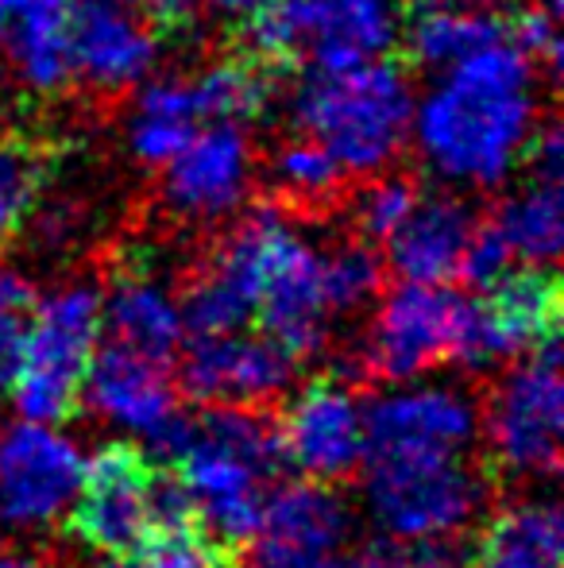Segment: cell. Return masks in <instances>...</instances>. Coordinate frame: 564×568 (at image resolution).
<instances>
[{
    "label": "cell",
    "mask_w": 564,
    "mask_h": 568,
    "mask_svg": "<svg viewBox=\"0 0 564 568\" xmlns=\"http://www.w3.org/2000/svg\"><path fill=\"white\" fill-rule=\"evenodd\" d=\"M537 132V62L514 39L499 36L441 70L414 101L410 135L441 182L503 186L530 155Z\"/></svg>",
    "instance_id": "obj_1"
},
{
    "label": "cell",
    "mask_w": 564,
    "mask_h": 568,
    "mask_svg": "<svg viewBox=\"0 0 564 568\" xmlns=\"http://www.w3.org/2000/svg\"><path fill=\"white\" fill-rule=\"evenodd\" d=\"M414 101L407 74L383 59L314 70L294 93V124L345 174H379L407 148Z\"/></svg>",
    "instance_id": "obj_2"
},
{
    "label": "cell",
    "mask_w": 564,
    "mask_h": 568,
    "mask_svg": "<svg viewBox=\"0 0 564 568\" xmlns=\"http://www.w3.org/2000/svg\"><path fill=\"white\" fill-rule=\"evenodd\" d=\"M363 495L379 530L394 541H449L472 530L491 503L488 464L468 453L383 456L363 460Z\"/></svg>",
    "instance_id": "obj_3"
},
{
    "label": "cell",
    "mask_w": 564,
    "mask_h": 568,
    "mask_svg": "<svg viewBox=\"0 0 564 568\" xmlns=\"http://www.w3.org/2000/svg\"><path fill=\"white\" fill-rule=\"evenodd\" d=\"M28 310L12 383L16 410L47 426L70 422L82 414V379L101 344V291L93 283H66Z\"/></svg>",
    "instance_id": "obj_4"
},
{
    "label": "cell",
    "mask_w": 564,
    "mask_h": 568,
    "mask_svg": "<svg viewBox=\"0 0 564 568\" xmlns=\"http://www.w3.org/2000/svg\"><path fill=\"white\" fill-rule=\"evenodd\" d=\"M248 20L259 62L306 59L314 70H345L391 51L402 0H271Z\"/></svg>",
    "instance_id": "obj_5"
},
{
    "label": "cell",
    "mask_w": 564,
    "mask_h": 568,
    "mask_svg": "<svg viewBox=\"0 0 564 568\" xmlns=\"http://www.w3.org/2000/svg\"><path fill=\"white\" fill-rule=\"evenodd\" d=\"M561 337L530 348V359L506 367L488 390L483 434L488 468L495 479H557L561 476Z\"/></svg>",
    "instance_id": "obj_6"
},
{
    "label": "cell",
    "mask_w": 564,
    "mask_h": 568,
    "mask_svg": "<svg viewBox=\"0 0 564 568\" xmlns=\"http://www.w3.org/2000/svg\"><path fill=\"white\" fill-rule=\"evenodd\" d=\"M464 314V294L444 291V283L394 286L379 302L363 348L356 352L363 379L407 383L437 364H449L452 341Z\"/></svg>",
    "instance_id": "obj_7"
},
{
    "label": "cell",
    "mask_w": 564,
    "mask_h": 568,
    "mask_svg": "<svg viewBox=\"0 0 564 568\" xmlns=\"http://www.w3.org/2000/svg\"><path fill=\"white\" fill-rule=\"evenodd\" d=\"M174 372L178 395L194 406H264L279 410L298 375V359L267 333H202Z\"/></svg>",
    "instance_id": "obj_8"
},
{
    "label": "cell",
    "mask_w": 564,
    "mask_h": 568,
    "mask_svg": "<svg viewBox=\"0 0 564 568\" xmlns=\"http://www.w3.org/2000/svg\"><path fill=\"white\" fill-rule=\"evenodd\" d=\"M256 182V151L236 120L202 124L163 163L158 202L186 225H217L233 217Z\"/></svg>",
    "instance_id": "obj_9"
},
{
    "label": "cell",
    "mask_w": 564,
    "mask_h": 568,
    "mask_svg": "<svg viewBox=\"0 0 564 568\" xmlns=\"http://www.w3.org/2000/svg\"><path fill=\"white\" fill-rule=\"evenodd\" d=\"M283 213L275 205H259L240 221L202 271L186 283L178 302L182 325L194 337L202 333H236L256 322L259 291H264L271 240L283 229Z\"/></svg>",
    "instance_id": "obj_10"
},
{
    "label": "cell",
    "mask_w": 564,
    "mask_h": 568,
    "mask_svg": "<svg viewBox=\"0 0 564 568\" xmlns=\"http://www.w3.org/2000/svg\"><path fill=\"white\" fill-rule=\"evenodd\" d=\"M275 418L286 464L306 479L345 487L363 471V395L356 383L321 375L283 403Z\"/></svg>",
    "instance_id": "obj_11"
},
{
    "label": "cell",
    "mask_w": 564,
    "mask_h": 568,
    "mask_svg": "<svg viewBox=\"0 0 564 568\" xmlns=\"http://www.w3.org/2000/svg\"><path fill=\"white\" fill-rule=\"evenodd\" d=\"M151 460L140 445L113 442L98 449L82 471V484L70 503L66 530L74 541L101 557H129L151 538L147 518V484Z\"/></svg>",
    "instance_id": "obj_12"
},
{
    "label": "cell",
    "mask_w": 564,
    "mask_h": 568,
    "mask_svg": "<svg viewBox=\"0 0 564 568\" xmlns=\"http://www.w3.org/2000/svg\"><path fill=\"white\" fill-rule=\"evenodd\" d=\"M85 460L47 422H16L0 434V523L47 530L70 510Z\"/></svg>",
    "instance_id": "obj_13"
},
{
    "label": "cell",
    "mask_w": 564,
    "mask_h": 568,
    "mask_svg": "<svg viewBox=\"0 0 564 568\" xmlns=\"http://www.w3.org/2000/svg\"><path fill=\"white\" fill-rule=\"evenodd\" d=\"M352 534V507L337 484L290 479L264 495L259 534L248 546L256 568H332Z\"/></svg>",
    "instance_id": "obj_14"
},
{
    "label": "cell",
    "mask_w": 564,
    "mask_h": 568,
    "mask_svg": "<svg viewBox=\"0 0 564 568\" xmlns=\"http://www.w3.org/2000/svg\"><path fill=\"white\" fill-rule=\"evenodd\" d=\"M256 317L271 341H279L294 359L321 356L332 333V302L325 291V252L283 221L267 255L264 291Z\"/></svg>",
    "instance_id": "obj_15"
},
{
    "label": "cell",
    "mask_w": 564,
    "mask_h": 568,
    "mask_svg": "<svg viewBox=\"0 0 564 568\" xmlns=\"http://www.w3.org/2000/svg\"><path fill=\"white\" fill-rule=\"evenodd\" d=\"M480 434L472 398L452 387H418L363 398V460L468 453Z\"/></svg>",
    "instance_id": "obj_16"
},
{
    "label": "cell",
    "mask_w": 564,
    "mask_h": 568,
    "mask_svg": "<svg viewBox=\"0 0 564 568\" xmlns=\"http://www.w3.org/2000/svg\"><path fill=\"white\" fill-rule=\"evenodd\" d=\"M74 78L98 93H124L151 74L158 36L132 0H74Z\"/></svg>",
    "instance_id": "obj_17"
},
{
    "label": "cell",
    "mask_w": 564,
    "mask_h": 568,
    "mask_svg": "<svg viewBox=\"0 0 564 568\" xmlns=\"http://www.w3.org/2000/svg\"><path fill=\"white\" fill-rule=\"evenodd\" d=\"M178 383L166 359L143 356L116 341H105L93 352L90 372L82 379V406L140 434L178 410Z\"/></svg>",
    "instance_id": "obj_18"
},
{
    "label": "cell",
    "mask_w": 564,
    "mask_h": 568,
    "mask_svg": "<svg viewBox=\"0 0 564 568\" xmlns=\"http://www.w3.org/2000/svg\"><path fill=\"white\" fill-rule=\"evenodd\" d=\"M475 213L457 194L418 197L399 229L383 240L387 260L407 283H449L475 232Z\"/></svg>",
    "instance_id": "obj_19"
},
{
    "label": "cell",
    "mask_w": 564,
    "mask_h": 568,
    "mask_svg": "<svg viewBox=\"0 0 564 568\" xmlns=\"http://www.w3.org/2000/svg\"><path fill=\"white\" fill-rule=\"evenodd\" d=\"M74 0H12L8 16V59L20 82L35 93H62L74 82Z\"/></svg>",
    "instance_id": "obj_20"
},
{
    "label": "cell",
    "mask_w": 564,
    "mask_h": 568,
    "mask_svg": "<svg viewBox=\"0 0 564 568\" xmlns=\"http://www.w3.org/2000/svg\"><path fill=\"white\" fill-rule=\"evenodd\" d=\"M564 530L557 499L506 503L480 526L468 568H561Z\"/></svg>",
    "instance_id": "obj_21"
},
{
    "label": "cell",
    "mask_w": 564,
    "mask_h": 568,
    "mask_svg": "<svg viewBox=\"0 0 564 568\" xmlns=\"http://www.w3.org/2000/svg\"><path fill=\"white\" fill-rule=\"evenodd\" d=\"M101 329H109V341L171 364L182 348L186 325H182L178 302L155 278L121 275L113 291L101 294Z\"/></svg>",
    "instance_id": "obj_22"
},
{
    "label": "cell",
    "mask_w": 564,
    "mask_h": 568,
    "mask_svg": "<svg viewBox=\"0 0 564 568\" xmlns=\"http://www.w3.org/2000/svg\"><path fill=\"white\" fill-rule=\"evenodd\" d=\"M483 294H488L483 306L514 356L537 348L550 337H561V283L545 263H530L522 271L511 267Z\"/></svg>",
    "instance_id": "obj_23"
},
{
    "label": "cell",
    "mask_w": 564,
    "mask_h": 568,
    "mask_svg": "<svg viewBox=\"0 0 564 568\" xmlns=\"http://www.w3.org/2000/svg\"><path fill=\"white\" fill-rule=\"evenodd\" d=\"M202 124H209V120L197 101L194 78H155L136 93V105L129 116V148L143 166H163Z\"/></svg>",
    "instance_id": "obj_24"
},
{
    "label": "cell",
    "mask_w": 564,
    "mask_h": 568,
    "mask_svg": "<svg viewBox=\"0 0 564 568\" xmlns=\"http://www.w3.org/2000/svg\"><path fill=\"white\" fill-rule=\"evenodd\" d=\"M506 36V28L495 20V12L457 4V0H429L410 16V54L429 70H449L452 62L468 59L480 47Z\"/></svg>",
    "instance_id": "obj_25"
},
{
    "label": "cell",
    "mask_w": 564,
    "mask_h": 568,
    "mask_svg": "<svg viewBox=\"0 0 564 568\" xmlns=\"http://www.w3.org/2000/svg\"><path fill=\"white\" fill-rule=\"evenodd\" d=\"M495 229L506 236L514 260L526 263H553L561 260L564 244V194L561 179H545V174H530L522 190H514L495 213Z\"/></svg>",
    "instance_id": "obj_26"
},
{
    "label": "cell",
    "mask_w": 564,
    "mask_h": 568,
    "mask_svg": "<svg viewBox=\"0 0 564 568\" xmlns=\"http://www.w3.org/2000/svg\"><path fill=\"white\" fill-rule=\"evenodd\" d=\"M194 90L205 109V120H236L248 124L252 116L264 113L267 98H271V78L256 67V59H228L213 62V67L197 70Z\"/></svg>",
    "instance_id": "obj_27"
},
{
    "label": "cell",
    "mask_w": 564,
    "mask_h": 568,
    "mask_svg": "<svg viewBox=\"0 0 564 568\" xmlns=\"http://www.w3.org/2000/svg\"><path fill=\"white\" fill-rule=\"evenodd\" d=\"M271 179L286 197L306 205H321L325 197L337 194V186L345 182V171L337 166V159L321 148L317 140H309L306 132L298 140H286L275 151Z\"/></svg>",
    "instance_id": "obj_28"
},
{
    "label": "cell",
    "mask_w": 564,
    "mask_h": 568,
    "mask_svg": "<svg viewBox=\"0 0 564 568\" xmlns=\"http://www.w3.org/2000/svg\"><path fill=\"white\" fill-rule=\"evenodd\" d=\"M383 260L368 240L337 244L325 252V291H329L332 314H356L383 291Z\"/></svg>",
    "instance_id": "obj_29"
},
{
    "label": "cell",
    "mask_w": 564,
    "mask_h": 568,
    "mask_svg": "<svg viewBox=\"0 0 564 568\" xmlns=\"http://www.w3.org/2000/svg\"><path fill=\"white\" fill-rule=\"evenodd\" d=\"M39 155L16 140H0V247L20 232L39 202Z\"/></svg>",
    "instance_id": "obj_30"
},
{
    "label": "cell",
    "mask_w": 564,
    "mask_h": 568,
    "mask_svg": "<svg viewBox=\"0 0 564 568\" xmlns=\"http://www.w3.org/2000/svg\"><path fill=\"white\" fill-rule=\"evenodd\" d=\"M418 182L407 174H379L360 197H356V229L368 244H383L394 229L407 221L418 202Z\"/></svg>",
    "instance_id": "obj_31"
},
{
    "label": "cell",
    "mask_w": 564,
    "mask_h": 568,
    "mask_svg": "<svg viewBox=\"0 0 564 568\" xmlns=\"http://www.w3.org/2000/svg\"><path fill=\"white\" fill-rule=\"evenodd\" d=\"M98 568H228L217 557V549L197 530L189 534H155L136 554L129 557H105Z\"/></svg>",
    "instance_id": "obj_32"
},
{
    "label": "cell",
    "mask_w": 564,
    "mask_h": 568,
    "mask_svg": "<svg viewBox=\"0 0 564 568\" xmlns=\"http://www.w3.org/2000/svg\"><path fill=\"white\" fill-rule=\"evenodd\" d=\"M511 267H514V252H511V244H506L503 232L495 229V221L475 225L464 255H460L457 275L464 278L472 291H491V286H495Z\"/></svg>",
    "instance_id": "obj_33"
},
{
    "label": "cell",
    "mask_w": 564,
    "mask_h": 568,
    "mask_svg": "<svg viewBox=\"0 0 564 568\" xmlns=\"http://www.w3.org/2000/svg\"><path fill=\"white\" fill-rule=\"evenodd\" d=\"M332 568H460L457 554L444 549L441 541H383V546H368L345 565Z\"/></svg>",
    "instance_id": "obj_34"
},
{
    "label": "cell",
    "mask_w": 564,
    "mask_h": 568,
    "mask_svg": "<svg viewBox=\"0 0 564 568\" xmlns=\"http://www.w3.org/2000/svg\"><path fill=\"white\" fill-rule=\"evenodd\" d=\"M511 39L530 54L534 62H550L553 70L561 67V36H557V16L550 8H530L514 20Z\"/></svg>",
    "instance_id": "obj_35"
},
{
    "label": "cell",
    "mask_w": 564,
    "mask_h": 568,
    "mask_svg": "<svg viewBox=\"0 0 564 568\" xmlns=\"http://www.w3.org/2000/svg\"><path fill=\"white\" fill-rule=\"evenodd\" d=\"M174 20H248L271 0H158Z\"/></svg>",
    "instance_id": "obj_36"
},
{
    "label": "cell",
    "mask_w": 564,
    "mask_h": 568,
    "mask_svg": "<svg viewBox=\"0 0 564 568\" xmlns=\"http://www.w3.org/2000/svg\"><path fill=\"white\" fill-rule=\"evenodd\" d=\"M23 352V314H0V395H8L20 372Z\"/></svg>",
    "instance_id": "obj_37"
},
{
    "label": "cell",
    "mask_w": 564,
    "mask_h": 568,
    "mask_svg": "<svg viewBox=\"0 0 564 568\" xmlns=\"http://www.w3.org/2000/svg\"><path fill=\"white\" fill-rule=\"evenodd\" d=\"M0 568H51L39 561L35 554H20V549H0Z\"/></svg>",
    "instance_id": "obj_38"
},
{
    "label": "cell",
    "mask_w": 564,
    "mask_h": 568,
    "mask_svg": "<svg viewBox=\"0 0 564 568\" xmlns=\"http://www.w3.org/2000/svg\"><path fill=\"white\" fill-rule=\"evenodd\" d=\"M457 4H468V8H480V12H499V8L514 4V0H457Z\"/></svg>",
    "instance_id": "obj_39"
},
{
    "label": "cell",
    "mask_w": 564,
    "mask_h": 568,
    "mask_svg": "<svg viewBox=\"0 0 564 568\" xmlns=\"http://www.w3.org/2000/svg\"><path fill=\"white\" fill-rule=\"evenodd\" d=\"M8 16H12V0H0V43H4V31H8Z\"/></svg>",
    "instance_id": "obj_40"
},
{
    "label": "cell",
    "mask_w": 564,
    "mask_h": 568,
    "mask_svg": "<svg viewBox=\"0 0 564 568\" xmlns=\"http://www.w3.org/2000/svg\"><path fill=\"white\" fill-rule=\"evenodd\" d=\"M545 8H550L553 16H561V0H545Z\"/></svg>",
    "instance_id": "obj_41"
},
{
    "label": "cell",
    "mask_w": 564,
    "mask_h": 568,
    "mask_svg": "<svg viewBox=\"0 0 564 568\" xmlns=\"http://www.w3.org/2000/svg\"><path fill=\"white\" fill-rule=\"evenodd\" d=\"M132 4H140V0H132Z\"/></svg>",
    "instance_id": "obj_42"
}]
</instances>
